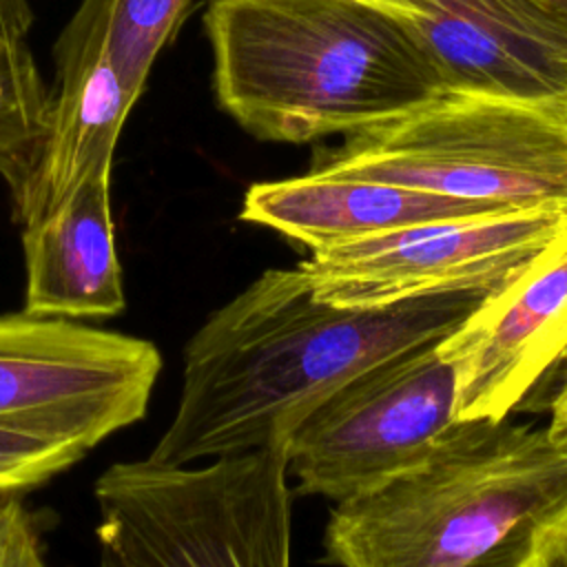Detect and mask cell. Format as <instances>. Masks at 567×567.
<instances>
[{
	"instance_id": "cell-8",
	"label": "cell",
	"mask_w": 567,
	"mask_h": 567,
	"mask_svg": "<svg viewBox=\"0 0 567 567\" xmlns=\"http://www.w3.org/2000/svg\"><path fill=\"white\" fill-rule=\"evenodd\" d=\"M567 208H512L427 221L315 250L299 261L312 295L339 308H383L501 288L563 228Z\"/></svg>"
},
{
	"instance_id": "cell-5",
	"label": "cell",
	"mask_w": 567,
	"mask_h": 567,
	"mask_svg": "<svg viewBox=\"0 0 567 567\" xmlns=\"http://www.w3.org/2000/svg\"><path fill=\"white\" fill-rule=\"evenodd\" d=\"M312 173L512 208H567V106L443 91L319 153Z\"/></svg>"
},
{
	"instance_id": "cell-12",
	"label": "cell",
	"mask_w": 567,
	"mask_h": 567,
	"mask_svg": "<svg viewBox=\"0 0 567 567\" xmlns=\"http://www.w3.org/2000/svg\"><path fill=\"white\" fill-rule=\"evenodd\" d=\"M501 210H512V206L310 171L252 184L244 195L239 219L270 228L315 252L408 226Z\"/></svg>"
},
{
	"instance_id": "cell-9",
	"label": "cell",
	"mask_w": 567,
	"mask_h": 567,
	"mask_svg": "<svg viewBox=\"0 0 567 567\" xmlns=\"http://www.w3.org/2000/svg\"><path fill=\"white\" fill-rule=\"evenodd\" d=\"M456 368V419L503 421L567 357V226L439 343Z\"/></svg>"
},
{
	"instance_id": "cell-17",
	"label": "cell",
	"mask_w": 567,
	"mask_h": 567,
	"mask_svg": "<svg viewBox=\"0 0 567 567\" xmlns=\"http://www.w3.org/2000/svg\"><path fill=\"white\" fill-rule=\"evenodd\" d=\"M0 567H51L40 518L22 498H0Z\"/></svg>"
},
{
	"instance_id": "cell-18",
	"label": "cell",
	"mask_w": 567,
	"mask_h": 567,
	"mask_svg": "<svg viewBox=\"0 0 567 567\" xmlns=\"http://www.w3.org/2000/svg\"><path fill=\"white\" fill-rule=\"evenodd\" d=\"M33 20L29 0H0V38L24 40Z\"/></svg>"
},
{
	"instance_id": "cell-14",
	"label": "cell",
	"mask_w": 567,
	"mask_h": 567,
	"mask_svg": "<svg viewBox=\"0 0 567 567\" xmlns=\"http://www.w3.org/2000/svg\"><path fill=\"white\" fill-rule=\"evenodd\" d=\"M193 0H82L53 55L97 49L140 100L157 55L175 38Z\"/></svg>"
},
{
	"instance_id": "cell-2",
	"label": "cell",
	"mask_w": 567,
	"mask_h": 567,
	"mask_svg": "<svg viewBox=\"0 0 567 567\" xmlns=\"http://www.w3.org/2000/svg\"><path fill=\"white\" fill-rule=\"evenodd\" d=\"M204 31L219 106L268 142L354 135L447 91L408 22L377 0H208Z\"/></svg>"
},
{
	"instance_id": "cell-4",
	"label": "cell",
	"mask_w": 567,
	"mask_h": 567,
	"mask_svg": "<svg viewBox=\"0 0 567 567\" xmlns=\"http://www.w3.org/2000/svg\"><path fill=\"white\" fill-rule=\"evenodd\" d=\"M93 498L97 567H290L284 443L206 465L120 461Z\"/></svg>"
},
{
	"instance_id": "cell-19",
	"label": "cell",
	"mask_w": 567,
	"mask_h": 567,
	"mask_svg": "<svg viewBox=\"0 0 567 567\" xmlns=\"http://www.w3.org/2000/svg\"><path fill=\"white\" fill-rule=\"evenodd\" d=\"M560 567H567V563H565V565H560Z\"/></svg>"
},
{
	"instance_id": "cell-10",
	"label": "cell",
	"mask_w": 567,
	"mask_h": 567,
	"mask_svg": "<svg viewBox=\"0 0 567 567\" xmlns=\"http://www.w3.org/2000/svg\"><path fill=\"white\" fill-rule=\"evenodd\" d=\"M414 31L447 91L567 106V0H377Z\"/></svg>"
},
{
	"instance_id": "cell-13",
	"label": "cell",
	"mask_w": 567,
	"mask_h": 567,
	"mask_svg": "<svg viewBox=\"0 0 567 567\" xmlns=\"http://www.w3.org/2000/svg\"><path fill=\"white\" fill-rule=\"evenodd\" d=\"M55 89L47 140L16 224L55 206L82 182L111 168L117 137L137 97L104 51L82 49L53 55Z\"/></svg>"
},
{
	"instance_id": "cell-15",
	"label": "cell",
	"mask_w": 567,
	"mask_h": 567,
	"mask_svg": "<svg viewBox=\"0 0 567 567\" xmlns=\"http://www.w3.org/2000/svg\"><path fill=\"white\" fill-rule=\"evenodd\" d=\"M51 115L47 86L27 40L0 38V179L11 197V213L22 204L33 179Z\"/></svg>"
},
{
	"instance_id": "cell-7",
	"label": "cell",
	"mask_w": 567,
	"mask_h": 567,
	"mask_svg": "<svg viewBox=\"0 0 567 567\" xmlns=\"http://www.w3.org/2000/svg\"><path fill=\"white\" fill-rule=\"evenodd\" d=\"M162 372L148 339L86 321L0 315V430L89 454L146 416Z\"/></svg>"
},
{
	"instance_id": "cell-16",
	"label": "cell",
	"mask_w": 567,
	"mask_h": 567,
	"mask_svg": "<svg viewBox=\"0 0 567 567\" xmlns=\"http://www.w3.org/2000/svg\"><path fill=\"white\" fill-rule=\"evenodd\" d=\"M84 456L71 445L0 430V498H22L69 472Z\"/></svg>"
},
{
	"instance_id": "cell-6",
	"label": "cell",
	"mask_w": 567,
	"mask_h": 567,
	"mask_svg": "<svg viewBox=\"0 0 567 567\" xmlns=\"http://www.w3.org/2000/svg\"><path fill=\"white\" fill-rule=\"evenodd\" d=\"M441 339L381 359L326 396L284 441L299 494L334 503L423 461L461 421Z\"/></svg>"
},
{
	"instance_id": "cell-1",
	"label": "cell",
	"mask_w": 567,
	"mask_h": 567,
	"mask_svg": "<svg viewBox=\"0 0 567 567\" xmlns=\"http://www.w3.org/2000/svg\"><path fill=\"white\" fill-rule=\"evenodd\" d=\"M492 290L339 308L312 295L299 266L268 268L186 341L177 408L146 458L184 467L284 443L348 379L445 339Z\"/></svg>"
},
{
	"instance_id": "cell-11",
	"label": "cell",
	"mask_w": 567,
	"mask_h": 567,
	"mask_svg": "<svg viewBox=\"0 0 567 567\" xmlns=\"http://www.w3.org/2000/svg\"><path fill=\"white\" fill-rule=\"evenodd\" d=\"M24 306L35 317L104 321L126 310L111 217V168L24 219Z\"/></svg>"
},
{
	"instance_id": "cell-3",
	"label": "cell",
	"mask_w": 567,
	"mask_h": 567,
	"mask_svg": "<svg viewBox=\"0 0 567 567\" xmlns=\"http://www.w3.org/2000/svg\"><path fill=\"white\" fill-rule=\"evenodd\" d=\"M567 532V441L549 425L461 421L423 461L339 501V567H536Z\"/></svg>"
}]
</instances>
